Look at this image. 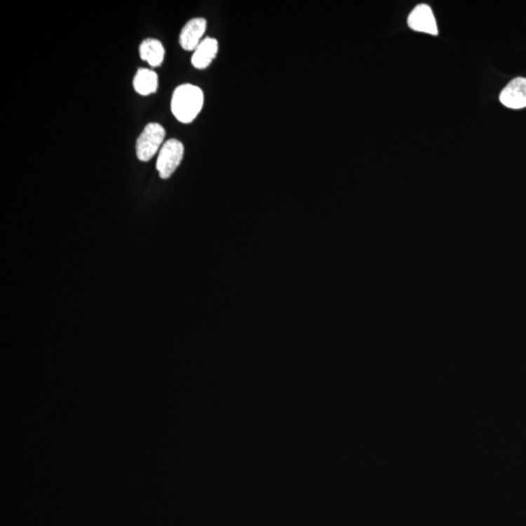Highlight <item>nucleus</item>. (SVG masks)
<instances>
[{
  "label": "nucleus",
  "instance_id": "1",
  "mask_svg": "<svg viewBox=\"0 0 526 526\" xmlns=\"http://www.w3.org/2000/svg\"><path fill=\"white\" fill-rule=\"evenodd\" d=\"M204 104V94L199 87L182 84L173 93L171 109L175 119L182 123H191Z\"/></svg>",
  "mask_w": 526,
  "mask_h": 526
},
{
  "label": "nucleus",
  "instance_id": "2",
  "mask_svg": "<svg viewBox=\"0 0 526 526\" xmlns=\"http://www.w3.org/2000/svg\"><path fill=\"white\" fill-rule=\"evenodd\" d=\"M165 137L166 131L159 123L147 124L137 140V156L140 161H149L157 152H159L164 144Z\"/></svg>",
  "mask_w": 526,
  "mask_h": 526
},
{
  "label": "nucleus",
  "instance_id": "3",
  "mask_svg": "<svg viewBox=\"0 0 526 526\" xmlns=\"http://www.w3.org/2000/svg\"><path fill=\"white\" fill-rule=\"evenodd\" d=\"M184 155V147L180 140L170 139L163 144L158 154L156 169L160 177L169 179L180 166Z\"/></svg>",
  "mask_w": 526,
  "mask_h": 526
},
{
  "label": "nucleus",
  "instance_id": "4",
  "mask_svg": "<svg viewBox=\"0 0 526 526\" xmlns=\"http://www.w3.org/2000/svg\"><path fill=\"white\" fill-rule=\"evenodd\" d=\"M407 25L415 32L432 35L438 34L437 22L429 5L419 4L407 18Z\"/></svg>",
  "mask_w": 526,
  "mask_h": 526
},
{
  "label": "nucleus",
  "instance_id": "5",
  "mask_svg": "<svg viewBox=\"0 0 526 526\" xmlns=\"http://www.w3.org/2000/svg\"><path fill=\"white\" fill-rule=\"evenodd\" d=\"M207 29V21L204 18H193L182 27L180 34V45L187 51H194L201 43L203 35Z\"/></svg>",
  "mask_w": 526,
  "mask_h": 526
},
{
  "label": "nucleus",
  "instance_id": "6",
  "mask_svg": "<svg viewBox=\"0 0 526 526\" xmlns=\"http://www.w3.org/2000/svg\"><path fill=\"white\" fill-rule=\"evenodd\" d=\"M500 102L508 109L526 107V79L518 77L512 80L501 92Z\"/></svg>",
  "mask_w": 526,
  "mask_h": 526
},
{
  "label": "nucleus",
  "instance_id": "7",
  "mask_svg": "<svg viewBox=\"0 0 526 526\" xmlns=\"http://www.w3.org/2000/svg\"><path fill=\"white\" fill-rule=\"evenodd\" d=\"M219 51V42L212 37H206L202 40L194 50L191 58L193 67L197 69H205L212 64Z\"/></svg>",
  "mask_w": 526,
  "mask_h": 526
},
{
  "label": "nucleus",
  "instance_id": "8",
  "mask_svg": "<svg viewBox=\"0 0 526 526\" xmlns=\"http://www.w3.org/2000/svg\"><path fill=\"white\" fill-rule=\"evenodd\" d=\"M139 50L142 61L149 62V66L159 67L164 61L165 49L159 40L145 39L140 43Z\"/></svg>",
  "mask_w": 526,
  "mask_h": 526
},
{
  "label": "nucleus",
  "instance_id": "9",
  "mask_svg": "<svg viewBox=\"0 0 526 526\" xmlns=\"http://www.w3.org/2000/svg\"><path fill=\"white\" fill-rule=\"evenodd\" d=\"M135 90L142 96H149L157 91L158 76L156 72L149 69H140L133 80Z\"/></svg>",
  "mask_w": 526,
  "mask_h": 526
}]
</instances>
